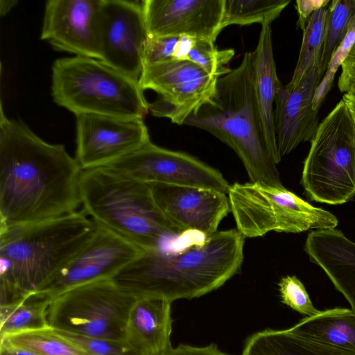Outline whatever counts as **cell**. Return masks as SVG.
<instances>
[{"label":"cell","mask_w":355,"mask_h":355,"mask_svg":"<svg viewBox=\"0 0 355 355\" xmlns=\"http://www.w3.org/2000/svg\"><path fill=\"white\" fill-rule=\"evenodd\" d=\"M101 0H49L40 38L60 51L101 60Z\"/></svg>","instance_id":"9a60e30c"},{"label":"cell","mask_w":355,"mask_h":355,"mask_svg":"<svg viewBox=\"0 0 355 355\" xmlns=\"http://www.w3.org/2000/svg\"><path fill=\"white\" fill-rule=\"evenodd\" d=\"M51 329L55 334L74 345L87 355H138L125 341L90 337Z\"/></svg>","instance_id":"f546056e"},{"label":"cell","mask_w":355,"mask_h":355,"mask_svg":"<svg viewBox=\"0 0 355 355\" xmlns=\"http://www.w3.org/2000/svg\"><path fill=\"white\" fill-rule=\"evenodd\" d=\"M302 184L312 200L322 203L340 205L355 196V124L343 98L311 141Z\"/></svg>","instance_id":"52a82bcc"},{"label":"cell","mask_w":355,"mask_h":355,"mask_svg":"<svg viewBox=\"0 0 355 355\" xmlns=\"http://www.w3.org/2000/svg\"><path fill=\"white\" fill-rule=\"evenodd\" d=\"M345 94H347L349 96L355 98V85L352 86L348 92Z\"/></svg>","instance_id":"60d3db41"},{"label":"cell","mask_w":355,"mask_h":355,"mask_svg":"<svg viewBox=\"0 0 355 355\" xmlns=\"http://www.w3.org/2000/svg\"><path fill=\"white\" fill-rule=\"evenodd\" d=\"M97 227L83 210L0 227V305L38 291L89 242Z\"/></svg>","instance_id":"3957f363"},{"label":"cell","mask_w":355,"mask_h":355,"mask_svg":"<svg viewBox=\"0 0 355 355\" xmlns=\"http://www.w3.org/2000/svg\"><path fill=\"white\" fill-rule=\"evenodd\" d=\"M244 238L236 230L217 231L193 245L144 250L112 279L136 298L171 302L191 300L222 286L240 270Z\"/></svg>","instance_id":"7a4b0ae2"},{"label":"cell","mask_w":355,"mask_h":355,"mask_svg":"<svg viewBox=\"0 0 355 355\" xmlns=\"http://www.w3.org/2000/svg\"><path fill=\"white\" fill-rule=\"evenodd\" d=\"M322 79L318 63L293 90L286 89L279 82L275 98L273 127L280 161L300 144L311 141L315 135L320 124L319 110H313V101Z\"/></svg>","instance_id":"ac0fdd59"},{"label":"cell","mask_w":355,"mask_h":355,"mask_svg":"<svg viewBox=\"0 0 355 355\" xmlns=\"http://www.w3.org/2000/svg\"><path fill=\"white\" fill-rule=\"evenodd\" d=\"M51 301L33 293L16 302L0 305V339L49 328L47 314Z\"/></svg>","instance_id":"cb8c5ba5"},{"label":"cell","mask_w":355,"mask_h":355,"mask_svg":"<svg viewBox=\"0 0 355 355\" xmlns=\"http://www.w3.org/2000/svg\"><path fill=\"white\" fill-rule=\"evenodd\" d=\"M254 83L263 130L269 149L276 162L279 159L274 134L273 113L276 89L280 81L274 58L271 23L261 25L259 41L252 51Z\"/></svg>","instance_id":"44dd1931"},{"label":"cell","mask_w":355,"mask_h":355,"mask_svg":"<svg viewBox=\"0 0 355 355\" xmlns=\"http://www.w3.org/2000/svg\"><path fill=\"white\" fill-rule=\"evenodd\" d=\"M51 71L53 101L76 116L144 119L148 112L139 81L98 60L61 58L53 62Z\"/></svg>","instance_id":"8992f818"},{"label":"cell","mask_w":355,"mask_h":355,"mask_svg":"<svg viewBox=\"0 0 355 355\" xmlns=\"http://www.w3.org/2000/svg\"><path fill=\"white\" fill-rule=\"evenodd\" d=\"M151 37L189 36L215 42L222 29L225 0H143Z\"/></svg>","instance_id":"e0dca14e"},{"label":"cell","mask_w":355,"mask_h":355,"mask_svg":"<svg viewBox=\"0 0 355 355\" xmlns=\"http://www.w3.org/2000/svg\"><path fill=\"white\" fill-rule=\"evenodd\" d=\"M108 166L147 184L196 187L226 194L230 186L218 171L198 159L151 141Z\"/></svg>","instance_id":"7c38bea8"},{"label":"cell","mask_w":355,"mask_h":355,"mask_svg":"<svg viewBox=\"0 0 355 355\" xmlns=\"http://www.w3.org/2000/svg\"><path fill=\"white\" fill-rule=\"evenodd\" d=\"M218 78L189 60H171L144 67L139 85L157 95L148 103L153 116L182 125L212 98Z\"/></svg>","instance_id":"30bf717a"},{"label":"cell","mask_w":355,"mask_h":355,"mask_svg":"<svg viewBox=\"0 0 355 355\" xmlns=\"http://www.w3.org/2000/svg\"><path fill=\"white\" fill-rule=\"evenodd\" d=\"M227 197L236 230L243 237L263 236L271 231L334 229L338 223L333 214L311 205L284 187L235 182L230 186Z\"/></svg>","instance_id":"ba28073f"},{"label":"cell","mask_w":355,"mask_h":355,"mask_svg":"<svg viewBox=\"0 0 355 355\" xmlns=\"http://www.w3.org/2000/svg\"><path fill=\"white\" fill-rule=\"evenodd\" d=\"M180 36H148L144 49V67L173 60Z\"/></svg>","instance_id":"d6a6232c"},{"label":"cell","mask_w":355,"mask_h":355,"mask_svg":"<svg viewBox=\"0 0 355 355\" xmlns=\"http://www.w3.org/2000/svg\"><path fill=\"white\" fill-rule=\"evenodd\" d=\"M278 286L282 302L294 311L306 317L314 315L320 311L313 306L306 288L297 277H284Z\"/></svg>","instance_id":"1f68e13d"},{"label":"cell","mask_w":355,"mask_h":355,"mask_svg":"<svg viewBox=\"0 0 355 355\" xmlns=\"http://www.w3.org/2000/svg\"><path fill=\"white\" fill-rule=\"evenodd\" d=\"M171 302L162 298H137L124 330L125 342L138 355H164L171 348Z\"/></svg>","instance_id":"ffe728a7"},{"label":"cell","mask_w":355,"mask_h":355,"mask_svg":"<svg viewBox=\"0 0 355 355\" xmlns=\"http://www.w3.org/2000/svg\"><path fill=\"white\" fill-rule=\"evenodd\" d=\"M141 1L101 0V61L139 81L148 37Z\"/></svg>","instance_id":"5bb4252c"},{"label":"cell","mask_w":355,"mask_h":355,"mask_svg":"<svg viewBox=\"0 0 355 355\" xmlns=\"http://www.w3.org/2000/svg\"><path fill=\"white\" fill-rule=\"evenodd\" d=\"M290 329L308 339L355 355V314L352 309L336 307L320 311Z\"/></svg>","instance_id":"7402d4cb"},{"label":"cell","mask_w":355,"mask_h":355,"mask_svg":"<svg viewBox=\"0 0 355 355\" xmlns=\"http://www.w3.org/2000/svg\"><path fill=\"white\" fill-rule=\"evenodd\" d=\"M328 7L315 10L309 18L303 30L302 46L297 62L290 82L285 85L289 90L295 89L306 74L319 63L324 42Z\"/></svg>","instance_id":"d4e9b609"},{"label":"cell","mask_w":355,"mask_h":355,"mask_svg":"<svg viewBox=\"0 0 355 355\" xmlns=\"http://www.w3.org/2000/svg\"><path fill=\"white\" fill-rule=\"evenodd\" d=\"M196 39L189 36H180L176 44L173 60H187L188 55L193 47Z\"/></svg>","instance_id":"8d00e7d4"},{"label":"cell","mask_w":355,"mask_h":355,"mask_svg":"<svg viewBox=\"0 0 355 355\" xmlns=\"http://www.w3.org/2000/svg\"><path fill=\"white\" fill-rule=\"evenodd\" d=\"M143 251L125 238L98 225L89 242L36 293L51 300L76 286L112 279Z\"/></svg>","instance_id":"8fae6325"},{"label":"cell","mask_w":355,"mask_h":355,"mask_svg":"<svg viewBox=\"0 0 355 355\" xmlns=\"http://www.w3.org/2000/svg\"><path fill=\"white\" fill-rule=\"evenodd\" d=\"M0 355H40L31 351L0 342Z\"/></svg>","instance_id":"74e56055"},{"label":"cell","mask_w":355,"mask_h":355,"mask_svg":"<svg viewBox=\"0 0 355 355\" xmlns=\"http://www.w3.org/2000/svg\"><path fill=\"white\" fill-rule=\"evenodd\" d=\"M18 1L16 0H1L0 1V15L4 16L7 15L16 5Z\"/></svg>","instance_id":"f35d334b"},{"label":"cell","mask_w":355,"mask_h":355,"mask_svg":"<svg viewBox=\"0 0 355 355\" xmlns=\"http://www.w3.org/2000/svg\"><path fill=\"white\" fill-rule=\"evenodd\" d=\"M136 299L112 279L89 282L51 300L49 324L55 330L125 341L128 315Z\"/></svg>","instance_id":"9c48e42d"},{"label":"cell","mask_w":355,"mask_h":355,"mask_svg":"<svg viewBox=\"0 0 355 355\" xmlns=\"http://www.w3.org/2000/svg\"><path fill=\"white\" fill-rule=\"evenodd\" d=\"M343 98L348 107L355 124V98L349 96L347 94H344Z\"/></svg>","instance_id":"ab89813d"},{"label":"cell","mask_w":355,"mask_h":355,"mask_svg":"<svg viewBox=\"0 0 355 355\" xmlns=\"http://www.w3.org/2000/svg\"><path fill=\"white\" fill-rule=\"evenodd\" d=\"M329 0H297L295 1L298 13L297 26L302 31L304 29L310 16L317 10L326 7Z\"/></svg>","instance_id":"e575fe53"},{"label":"cell","mask_w":355,"mask_h":355,"mask_svg":"<svg viewBox=\"0 0 355 355\" xmlns=\"http://www.w3.org/2000/svg\"><path fill=\"white\" fill-rule=\"evenodd\" d=\"M353 85H355V42L341 65V73L338 81V89L342 93H347Z\"/></svg>","instance_id":"836d02e7"},{"label":"cell","mask_w":355,"mask_h":355,"mask_svg":"<svg viewBox=\"0 0 355 355\" xmlns=\"http://www.w3.org/2000/svg\"><path fill=\"white\" fill-rule=\"evenodd\" d=\"M82 169L63 144H51L1 105L0 227L37 223L78 211Z\"/></svg>","instance_id":"6da1fadb"},{"label":"cell","mask_w":355,"mask_h":355,"mask_svg":"<svg viewBox=\"0 0 355 355\" xmlns=\"http://www.w3.org/2000/svg\"><path fill=\"white\" fill-rule=\"evenodd\" d=\"M164 355H230L220 351L216 345L211 344L205 347H195L180 344L171 348Z\"/></svg>","instance_id":"d590c367"},{"label":"cell","mask_w":355,"mask_h":355,"mask_svg":"<svg viewBox=\"0 0 355 355\" xmlns=\"http://www.w3.org/2000/svg\"><path fill=\"white\" fill-rule=\"evenodd\" d=\"M148 184L159 212L181 235L194 231L208 238L218 231L230 211L227 194L218 191L162 183Z\"/></svg>","instance_id":"2e32d148"},{"label":"cell","mask_w":355,"mask_h":355,"mask_svg":"<svg viewBox=\"0 0 355 355\" xmlns=\"http://www.w3.org/2000/svg\"><path fill=\"white\" fill-rule=\"evenodd\" d=\"M290 3V0H225L222 29L230 25L272 24Z\"/></svg>","instance_id":"484cf974"},{"label":"cell","mask_w":355,"mask_h":355,"mask_svg":"<svg viewBox=\"0 0 355 355\" xmlns=\"http://www.w3.org/2000/svg\"><path fill=\"white\" fill-rule=\"evenodd\" d=\"M0 342L40 355H87L74 345L55 334L50 327L8 336L1 338Z\"/></svg>","instance_id":"83f0119b"},{"label":"cell","mask_w":355,"mask_h":355,"mask_svg":"<svg viewBox=\"0 0 355 355\" xmlns=\"http://www.w3.org/2000/svg\"><path fill=\"white\" fill-rule=\"evenodd\" d=\"M328 6L319 64V72L322 78L332 55L347 35L352 18L355 16V0H333Z\"/></svg>","instance_id":"4316f807"},{"label":"cell","mask_w":355,"mask_h":355,"mask_svg":"<svg viewBox=\"0 0 355 355\" xmlns=\"http://www.w3.org/2000/svg\"><path fill=\"white\" fill-rule=\"evenodd\" d=\"M355 42V16L351 19L347 35L332 55L327 71L316 89L313 101V110H319L326 95L330 90L334 76L339 67L347 58Z\"/></svg>","instance_id":"4dcf8cb0"},{"label":"cell","mask_w":355,"mask_h":355,"mask_svg":"<svg viewBox=\"0 0 355 355\" xmlns=\"http://www.w3.org/2000/svg\"><path fill=\"white\" fill-rule=\"evenodd\" d=\"M81 205L97 225L144 250L164 248L182 236L157 209L148 184L109 166L82 171Z\"/></svg>","instance_id":"5b68a950"},{"label":"cell","mask_w":355,"mask_h":355,"mask_svg":"<svg viewBox=\"0 0 355 355\" xmlns=\"http://www.w3.org/2000/svg\"><path fill=\"white\" fill-rule=\"evenodd\" d=\"M185 125L204 130L230 146L251 182L284 187L263 130L254 83L252 52L218 78L212 98Z\"/></svg>","instance_id":"277c9868"},{"label":"cell","mask_w":355,"mask_h":355,"mask_svg":"<svg viewBox=\"0 0 355 355\" xmlns=\"http://www.w3.org/2000/svg\"><path fill=\"white\" fill-rule=\"evenodd\" d=\"M76 116V159L81 169L108 166L150 141L143 119Z\"/></svg>","instance_id":"4fadbf2b"},{"label":"cell","mask_w":355,"mask_h":355,"mask_svg":"<svg viewBox=\"0 0 355 355\" xmlns=\"http://www.w3.org/2000/svg\"><path fill=\"white\" fill-rule=\"evenodd\" d=\"M235 54L234 49H218L214 42L196 39L187 60L193 62L209 74L219 78L230 69L227 65Z\"/></svg>","instance_id":"f1b7e54d"},{"label":"cell","mask_w":355,"mask_h":355,"mask_svg":"<svg viewBox=\"0 0 355 355\" xmlns=\"http://www.w3.org/2000/svg\"><path fill=\"white\" fill-rule=\"evenodd\" d=\"M304 250L344 295L355 314V242L335 228L317 230L309 233Z\"/></svg>","instance_id":"d6986e66"},{"label":"cell","mask_w":355,"mask_h":355,"mask_svg":"<svg viewBox=\"0 0 355 355\" xmlns=\"http://www.w3.org/2000/svg\"><path fill=\"white\" fill-rule=\"evenodd\" d=\"M242 355H352L303 337L290 328L271 329L249 336Z\"/></svg>","instance_id":"603a6c76"}]
</instances>
